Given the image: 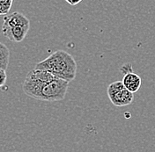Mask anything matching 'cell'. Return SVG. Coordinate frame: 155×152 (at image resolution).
I'll use <instances>...</instances> for the list:
<instances>
[{
    "instance_id": "obj_1",
    "label": "cell",
    "mask_w": 155,
    "mask_h": 152,
    "mask_svg": "<svg viewBox=\"0 0 155 152\" xmlns=\"http://www.w3.org/2000/svg\"><path fill=\"white\" fill-rule=\"evenodd\" d=\"M69 83L70 82L66 80L58 77L48 81H43L28 73L22 84V90L26 95L32 99L55 102L64 99Z\"/></svg>"
},
{
    "instance_id": "obj_2",
    "label": "cell",
    "mask_w": 155,
    "mask_h": 152,
    "mask_svg": "<svg viewBox=\"0 0 155 152\" xmlns=\"http://www.w3.org/2000/svg\"><path fill=\"white\" fill-rule=\"evenodd\" d=\"M35 69L46 70L58 78L71 82L77 75L78 65L73 57L64 50H58L37 63Z\"/></svg>"
},
{
    "instance_id": "obj_3",
    "label": "cell",
    "mask_w": 155,
    "mask_h": 152,
    "mask_svg": "<svg viewBox=\"0 0 155 152\" xmlns=\"http://www.w3.org/2000/svg\"><path fill=\"white\" fill-rule=\"evenodd\" d=\"M107 93L111 103L116 106H126L132 103L134 93L130 92L122 81H116L107 86Z\"/></svg>"
},
{
    "instance_id": "obj_4",
    "label": "cell",
    "mask_w": 155,
    "mask_h": 152,
    "mask_svg": "<svg viewBox=\"0 0 155 152\" xmlns=\"http://www.w3.org/2000/svg\"><path fill=\"white\" fill-rule=\"evenodd\" d=\"M30 25L13 26V27H2V33L5 37L12 42H21L26 38L28 33Z\"/></svg>"
},
{
    "instance_id": "obj_5",
    "label": "cell",
    "mask_w": 155,
    "mask_h": 152,
    "mask_svg": "<svg viewBox=\"0 0 155 152\" xmlns=\"http://www.w3.org/2000/svg\"><path fill=\"white\" fill-rule=\"evenodd\" d=\"M122 82H123L124 86H125L130 92H131L133 93L137 92L142 85L141 77L137 74L134 73L132 71V69L127 70L126 72L124 73V77H123Z\"/></svg>"
},
{
    "instance_id": "obj_6",
    "label": "cell",
    "mask_w": 155,
    "mask_h": 152,
    "mask_svg": "<svg viewBox=\"0 0 155 152\" xmlns=\"http://www.w3.org/2000/svg\"><path fill=\"white\" fill-rule=\"evenodd\" d=\"M3 26L5 27H13V26H22L30 25V21L28 17L19 11H14L9 15H5L3 18Z\"/></svg>"
},
{
    "instance_id": "obj_7",
    "label": "cell",
    "mask_w": 155,
    "mask_h": 152,
    "mask_svg": "<svg viewBox=\"0 0 155 152\" xmlns=\"http://www.w3.org/2000/svg\"><path fill=\"white\" fill-rule=\"evenodd\" d=\"M10 51L4 43L0 42V69L7 70L9 65Z\"/></svg>"
},
{
    "instance_id": "obj_8",
    "label": "cell",
    "mask_w": 155,
    "mask_h": 152,
    "mask_svg": "<svg viewBox=\"0 0 155 152\" xmlns=\"http://www.w3.org/2000/svg\"><path fill=\"white\" fill-rule=\"evenodd\" d=\"M13 0H0V15H5L12 8Z\"/></svg>"
},
{
    "instance_id": "obj_9",
    "label": "cell",
    "mask_w": 155,
    "mask_h": 152,
    "mask_svg": "<svg viewBox=\"0 0 155 152\" xmlns=\"http://www.w3.org/2000/svg\"><path fill=\"white\" fill-rule=\"evenodd\" d=\"M6 79H7L6 70L0 69V87H3V86L5 85Z\"/></svg>"
},
{
    "instance_id": "obj_10",
    "label": "cell",
    "mask_w": 155,
    "mask_h": 152,
    "mask_svg": "<svg viewBox=\"0 0 155 152\" xmlns=\"http://www.w3.org/2000/svg\"><path fill=\"white\" fill-rule=\"evenodd\" d=\"M65 1L71 5H77L82 0H65Z\"/></svg>"
}]
</instances>
